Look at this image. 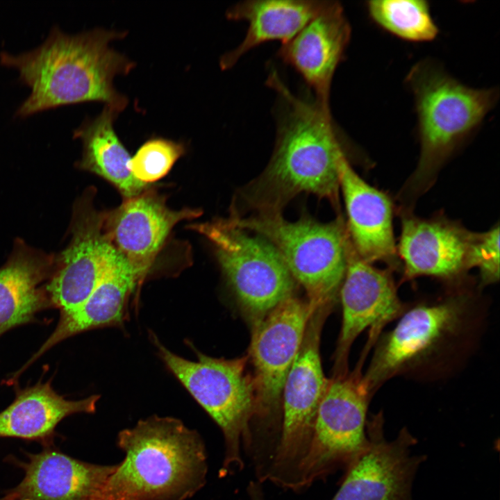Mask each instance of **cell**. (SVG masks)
<instances>
[{
	"label": "cell",
	"mask_w": 500,
	"mask_h": 500,
	"mask_svg": "<svg viewBox=\"0 0 500 500\" xmlns=\"http://www.w3.org/2000/svg\"><path fill=\"white\" fill-rule=\"evenodd\" d=\"M267 83L285 106L275 148L265 170L235 194L231 215L282 213L301 193L328 201L341 213L338 162L344 152L331 110L294 95L274 72Z\"/></svg>",
	"instance_id": "1"
},
{
	"label": "cell",
	"mask_w": 500,
	"mask_h": 500,
	"mask_svg": "<svg viewBox=\"0 0 500 500\" xmlns=\"http://www.w3.org/2000/svg\"><path fill=\"white\" fill-rule=\"evenodd\" d=\"M125 33L95 29L70 35L54 29L34 50L18 55L2 53L1 62L16 69L31 92L17 110L22 117L61 105L100 101L122 111L127 99L113 79L127 74L134 63L109 43Z\"/></svg>",
	"instance_id": "2"
},
{
	"label": "cell",
	"mask_w": 500,
	"mask_h": 500,
	"mask_svg": "<svg viewBox=\"0 0 500 500\" xmlns=\"http://www.w3.org/2000/svg\"><path fill=\"white\" fill-rule=\"evenodd\" d=\"M117 444L124 459L88 500H185L206 483L205 444L178 419L140 420L119 432Z\"/></svg>",
	"instance_id": "3"
},
{
	"label": "cell",
	"mask_w": 500,
	"mask_h": 500,
	"mask_svg": "<svg viewBox=\"0 0 500 500\" xmlns=\"http://www.w3.org/2000/svg\"><path fill=\"white\" fill-rule=\"evenodd\" d=\"M406 83L414 97L420 142L418 164L401 193L410 202L433 184L444 162L479 126L499 90L468 87L428 59L411 67Z\"/></svg>",
	"instance_id": "4"
},
{
	"label": "cell",
	"mask_w": 500,
	"mask_h": 500,
	"mask_svg": "<svg viewBox=\"0 0 500 500\" xmlns=\"http://www.w3.org/2000/svg\"><path fill=\"white\" fill-rule=\"evenodd\" d=\"M315 310L308 301L292 295L253 325L248 358L254 369L256 404L247 452L256 461L269 462L275 456L281 431L283 387Z\"/></svg>",
	"instance_id": "5"
},
{
	"label": "cell",
	"mask_w": 500,
	"mask_h": 500,
	"mask_svg": "<svg viewBox=\"0 0 500 500\" xmlns=\"http://www.w3.org/2000/svg\"><path fill=\"white\" fill-rule=\"evenodd\" d=\"M226 218L239 228L262 236L276 248L312 306L317 309L334 301L347 268L348 233L341 213L326 223L306 215L290 222L282 213Z\"/></svg>",
	"instance_id": "6"
},
{
	"label": "cell",
	"mask_w": 500,
	"mask_h": 500,
	"mask_svg": "<svg viewBox=\"0 0 500 500\" xmlns=\"http://www.w3.org/2000/svg\"><path fill=\"white\" fill-rule=\"evenodd\" d=\"M159 355L221 429L225 446L221 476L241 470L253 417L256 396L253 377L246 372L248 357L216 358L201 353L197 360L183 358L158 342Z\"/></svg>",
	"instance_id": "7"
},
{
	"label": "cell",
	"mask_w": 500,
	"mask_h": 500,
	"mask_svg": "<svg viewBox=\"0 0 500 500\" xmlns=\"http://www.w3.org/2000/svg\"><path fill=\"white\" fill-rule=\"evenodd\" d=\"M190 227L212 244L222 272L253 325L293 295L294 278L276 248L262 236L227 218Z\"/></svg>",
	"instance_id": "8"
},
{
	"label": "cell",
	"mask_w": 500,
	"mask_h": 500,
	"mask_svg": "<svg viewBox=\"0 0 500 500\" xmlns=\"http://www.w3.org/2000/svg\"><path fill=\"white\" fill-rule=\"evenodd\" d=\"M327 306L312 315L303 342L282 390L281 431L267 481L299 492L300 472L308 451L326 379L319 355V334Z\"/></svg>",
	"instance_id": "9"
},
{
	"label": "cell",
	"mask_w": 500,
	"mask_h": 500,
	"mask_svg": "<svg viewBox=\"0 0 500 500\" xmlns=\"http://www.w3.org/2000/svg\"><path fill=\"white\" fill-rule=\"evenodd\" d=\"M360 366L328 379L300 472V491L338 470H344L367 443V412L371 396Z\"/></svg>",
	"instance_id": "10"
},
{
	"label": "cell",
	"mask_w": 500,
	"mask_h": 500,
	"mask_svg": "<svg viewBox=\"0 0 500 500\" xmlns=\"http://www.w3.org/2000/svg\"><path fill=\"white\" fill-rule=\"evenodd\" d=\"M470 303L469 295L462 292L405 310L394 328L379 340L362 376L370 396L386 381L422 364L458 339L467 328Z\"/></svg>",
	"instance_id": "11"
},
{
	"label": "cell",
	"mask_w": 500,
	"mask_h": 500,
	"mask_svg": "<svg viewBox=\"0 0 500 500\" xmlns=\"http://www.w3.org/2000/svg\"><path fill=\"white\" fill-rule=\"evenodd\" d=\"M367 443L345 471L331 500H412V485L424 456L412 455L416 438L403 428L388 441L381 412L367 421Z\"/></svg>",
	"instance_id": "12"
},
{
	"label": "cell",
	"mask_w": 500,
	"mask_h": 500,
	"mask_svg": "<svg viewBox=\"0 0 500 500\" xmlns=\"http://www.w3.org/2000/svg\"><path fill=\"white\" fill-rule=\"evenodd\" d=\"M347 268L340 294L342 323L336 351L338 373H347L351 346L369 328L366 349L369 350L383 328L406 310L397 294L390 269H381L363 260L355 251L349 235L346 243Z\"/></svg>",
	"instance_id": "13"
},
{
	"label": "cell",
	"mask_w": 500,
	"mask_h": 500,
	"mask_svg": "<svg viewBox=\"0 0 500 500\" xmlns=\"http://www.w3.org/2000/svg\"><path fill=\"white\" fill-rule=\"evenodd\" d=\"M401 217L397 249L403 281L422 276L454 280L469 269L474 232L443 216L422 218L403 210Z\"/></svg>",
	"instance_id": "14"
},
{
	"label": "cell",
	"mask_w": 500,
	"mask_h": 500,
	"mask_svg": "<svg viewBox=\"0 0 500 500\" xmlns=\"http://www.w3.org/2000/svg\"><path fill=\"white\" fill-rule=\"evenodd\" d=\"M200 215L197 209L172 210L162 197L147 189L105 212L104 229L115 251L146 276L174 226Z\"/></svg>",
	"instance_id": "15"
},
{
	"label": "cell",
	"mask_w": 500,
	"mask_h": 500,
	"mask_svg": "<svg viewBox=\"0 0 500 500\" xmlns=\"http://www.w3.org/2000/svg\"><path fill=\"white\" fill-rule=\"evenodd\" d=\"M81 211L72 240L63 252L61 268L47 287L62 314L74 311L86 301L117 256L105 232V212L91 206Z\"/></svg>",
	"instance_id": "16"
},
{
	"label": "cell",
	"mask_w": 500,
	"mask_h": 500,
	"mask_svg": "<svg viewBox=\"0 0 500 500\" xmlns=\"http://www.w3.org/2000/svg\"><path fill=\"white\" fill-rule=\"evenodd\" d=\"M351 27L338 1L328 4L289 42L278 56L293 67L312 89L315 101L330 110L331 85L349 42Z\"/></svg>",
	"instance_id": "17"
},
{
	"label": "cell",
	"mask_w": 500,
	"mask_h": 500,
	"mask_svg": "<svg viewBox=\"0 0 500 500\" xmlns=\"http://www.w3.org/2000/svg\"><path fill=\"white\" fill-rule=\"evenodd\" d=\"M338 174L347 215L346 227L355 251L369 263L383 262L390 269H397L399 263L390 199L365 181L345 153L340 158Z\"/></svg>",
	"instance_id": "18"
},
{
	"label": "cell",
	"mask_w": 500,
	"mask_h": 500,
	"mask_svg": "<svg viewBox=\"0 0 500 500\" xmlns=\"http://www.w3.org/2000/svg\"><path fill=\"white\" fill-rule=\"evenodd\" d=\"M26 456V462L12 460L24 471L19 484L7 492L14 500H88L103 485L117 465L84 462L53 445Z\"/></svg>",
	"instance_id": "19"
},
{
	"label": "cell",
	"mask_w": 500,
	"mask_h": 500,
	"mask_svg": "<svg viewBox=\"0 0 500 500\" xmlns=\"http://www.w3.org/2000/svg\"><path fill=\"white\" fill-rule=\"evenodd\" d=\"M144 276L117 253L114 264L90 297L74 311L62 314L55 331L29 362L59 342L75 334L122 324L131 296Z\"/></svg>",
	"instance_id": "20"
},
{
	"label": "cell",
	"mask_w": 500,
	"mask_h": 500,
	"mask_svg": "<svg viewBox=\"0 0 500 500\" xmlns=\"http://www.w3.org/2000/svg\"><path fill=\"white\" fill-rule=\"evenodd\" d=\"M329 1L249 0L232 6L227 17L246 21L248 28L240 44L224 55L222 69L233 67L241 57L258 45L272 40L289 42Z\"/></svg>",
	"instance_id": "21"
},
{
	"label": "cell",
	"mask_w": 500,
	"mask_h": 500,
	"mask_svg": "<svg viewBox=\"0 0 500 500\" xmlns=\"http://www.w3.org/2000/svg\"><path fill=\"white\" fill-rule=\"evenodd\" d=\"M99 395L71 401L57 394L49 383L22 391L0 412V438H16L53 445L55 428L75 413H93Z\"/></svg>",
	"instance_id": "22"
},
{
	"label": "cell",
	"mask_w": 500,
	"mask_h": 500,
	"mask_svg": "<svg viewBox=\"0 0 500 500\" xmlns=\"http://www.w3.org/2000/svg\"><path fill=\"white\" fill-rule=\"evenodd\" d=\"M120 112L106 105L97 117L83 123L75 135L83 143L81 167L112 184L127 199L143 192L149 185L137 180L128 169L131 156L113 126Z\"/></svg>",
	"instance_id": "23"
},
{
	"label": "cell",
	"mask_w": 500,
	"mask_h": 500,
	"mask_svg": "<svg viewBox=\"0 0 500 500\" xmlns=\"http://www.w3.org/2000/svg\"><path fill=\"white\" fill-rule=\"evenodd\" d=\"M44 264L31 256H18L0 269V335L30 321L44 306L39 288Z\"/></svg>",
	"instance_id": "24"
},
{
	"label": "cell",
	"mask_w": 500,
	"mask_h": 500,
	"mask_svg": "<svg viewBox=\"0 0 500 500\" xmlns=\"http://www.w3.org/2000/svg\"><path fill=\"white\" fill-rule=\"evenodd\" d=\"M369 16L378 26L406 41L433 40L438 35L427 1L376 0L366 3Z\"/></svg>",
	"instance_id": "25"
},
{
	"label": "cell",
	"mask_w": 500,
	"mask_h": 500,
	"mask_svg": "<svg viewBox=\"0 0 500 500\" xmlns=\"http://www.w3.org/2000/svg\"><path fill=\"white\" fill-rule=\"evenodd\" d=\"M184 152L182 144L162 138L150 140L131 157L128 167L137 180L148 185L164 177Z\"/></svg>",
	"instance_id": "26"
},
{
	"label": "cell",
	"mask_w": 500,
	"mask_h": 500,
	"mask_svg": "<svg viewBox=\"0 0 500 500\" xmlns=\"http://www.w3.org/2000/svg\"><path fill=\"white\" fill-rule=\"evenodd\" d=\"M469 267H477L482 286L499 279V226L474 233L469 253Z\"/></svg>",
	"instance_id": "27"
},
{
	"label": "cell",
	"mask_w": 500,
	"mask_h": 500,
	"mask_svg": "<svg viewBox=\"0 0 500 500\" xmlns=\"http://www.w3.org/2000/svg\"><path fill=\"white\" fill-rule=\"evenodd\" d=\"M249 500H265L262 483L258 481H251L247 488Z\"/></svg>",
	"instance_id": "28"
},
{
	"label": "cell",
	"mask_w": 500,
	"mask_h": 500,
	"mask_svg": "<svg viewBox=\"0 0 500 500\" xmlns=\"http://www.w3.org/2000/svg\"><path fill=\"white\" fill-rule=\"evenodd\" d=\"M0 500H14V498L10 494L7 492L6 494L0 498Z\"/></svg>",
	"instance_id": "29"
}]
</instances>
